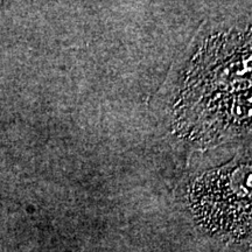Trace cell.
Masks as SVG:
<instances>
[{
  "instance_id": "1",
  "label": "cell",
  "mask_w": 252,
  "mask_h": 252,
  "mask_svg": "<svg viewBox=\"0 0 252 252\" xmlns=\"http://www.w3.org/2000/svg\"><path fill=\"white\" fill-rule=\"evenodd\" d=\"M182 124L190 122L191 134L215 139L250 125L251 46L212 43L198 54L181 91ZM190 126V128H191Z\"/></svg>"
},
{
  "instance_id": "2",
  "label": "cell",
  "mask_w": 252,
  "mask_h": 252,
  "mask_svg": "<svg viewBox=\"0 0 252 252\" xmlns=\"http://www.w3.org/2000/svg\"><path fill=\"white\" fill-rule=\"evenodd\" d=\"M251 178L250 162H231L200 176L189 197L201 225L231 239L250 236Z\"/></svg>"
}]
</instances>
